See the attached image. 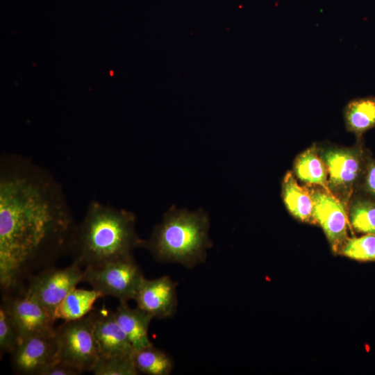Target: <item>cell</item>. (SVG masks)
<instances>
[{
	"label": "cell",
	"mask_w": 375,
	"mask_h": 375,
	"mask_svg": "<svg viewBox=\"0 0 375 375\" xmlns=\"http://www.w3.org/2000/svg\"><path fill=\"white\" fill-rule=\"evenodd\" d=\"M76 225L62 189L31 160H0V285L16 290L69 251Z\"/></svg>",
	"instance_id": "obj_1"
},
{
	"label": "cell",
	"mask_w": 375,
	"mask_h": 375,
	"mask_svg": "<svg viewBox=\"0 0 375 375\" xmlns=\"http://www.w3.org/2000/svg\"><path fill=\"white\" fill-rule=\"evenodd\" d=\"M135 223L133 212L92 201L74 228L69 251L72 262L85 268L132 257L143 242Z\"/></svg>",
	"instance_id": "obj_2"
},
{
	"label": "cell",
	"mask_w": 375,
	"mask_h": 375,
	"mask_svg": "<svg viewBox=\"0 0 375 375\" xmlns=\"http://www.w3.org/2000/svg\"><path fill=\"white\" fill-rule=\"evenodd\" d=\"M209 227V217L203 210L190 212L172 206L154 226L149 238L143 240L141 248L159 262L192 269L205 262L212 246Z\"/></svg>",
	"instance_id": "obj_3"
},
{
	"label": "cell",
	"mask_w": 375,
	"mask_h": 375,
	"mask_svg": "<svg viewBox=\"0 0 375 375\" xmlns=\"http://www.w3.org/2000/svg\"><path fill=\"white\" fill-rule=\"evenodd\" d=\"M317 147L327 169L328 188L348 210L371 156L360 143L351 147Z\"/></svg>",
	"instance_id": "obj_4"
},
{
	"label": "cell",
	"mask_w": 375,
	"mask_h": 375,
	"mask_svg": "<svg viewBox=\"0 0 375 375\" xmlns=\"http://www.w3.org/2000/svg\"><path fill=\"white\" fill-rule=\"evenodd\" d=\"M145 277L133 256L84 268L83 281L104 296L134 300Z\"/></svg>",
	"instance_id": "obj_5"
},
{
	"label": "cell",
	"mask_w": 375,
	"mask_h": 375,
	"mask_svg": "<svg viewBox=\"0 0 375 375\" xmlns=\"http://www.w3.org/2000/svg\"><path fill=\"white\" fill-rule=\"evenodd\" d=\"M56 331L59 360L82 372H91L100 357L91 312L78 319L65 321Z\"/></svg>",
	"instance_id": "obj_6"
},
{
	"label": "cell",
	"mask_w": 375,
	"mask_h": 375,
	"mask_svg": "<svg viewBox=\"0 0 375 375\" xmlns=\"http://www.w3.org/2000/svg\"><path fill=\"white\" fill-rule=\"evenodd\" d=\"M84 269L72 264L65 268L49 267L31 276L22 286L54 317L58 306L83 280Z\"/></svg>",
	"instance_id": "obj_7"
},
{
	"label": "cell",
	"mask_w": 375,
	"mask_h": 375,
	"mask_svg": "<svg viewBox=\"0 0 375 375\" xmlns=\"http://www.w3.org/2000/svg\"><path fill=\"white\" fill-rule=\"evenodd\" d=\"M1 306L12 319L20 341L27 337L54 331L53 315L23 287L3 293Z\"/></svg>",
	"instance_id": "obj_8"
},
{
	"label": "cell",
	"mask_w": 375,
	"mask_h": 375,
	"mask_svg": "<svg viewBox=\"0 0 375 375\" xmlns=\"http://www.w3.org/2000/svg\"><path fill=\"white\" fill-rule=\"evenodd\" d=\"M10 355L16 374L41 375L44 369L59 360L56 329L22 339Z\"/></svg>",
	"instance_id": "obj_9"
},
{
	"label": "cell",
	"mask_w": 375,
	"mask_h": 375,
	"mask_svg": "<svg viewBox=\"0 0 375 375\" xmlns=\"http://www.w3.org/2000/svg\"><path fill=\"white\" fill-rule=\"evenodd\" d=\"M308 188L313 203L315 224L322 227L332 249L338 253L348 239L347 209L330 191L319 186Z\"/></svg>",
	"instance_id": "obj_10"
},
{
	"label": "cell",
	"mask_w": 375,
	"mask_h": 375,
	"mask_svg": "<svg viewBox=\"0 0 375 375\" xmlns=\"http://www.w3.org/2000/svg\"><path fill=\"white\" fill-rule=\"evenodd\" d=\"M134 300L137 307L153 318H171L178 308L176 283L168 276L153 279L144 278Z\"/></svg>",
	"instance_id": "obj_11"
},
{
	"label": "cell",
	"mask_w": 375,
	"mask_h": 375,
	"mask_svg": "<svg viewBox=\"0 0 375 375\" xmlns=\"http://www.w3.org/2000/svg\"><path fill=\"white\" fill-rule=\"evenodd\" d=\"M91 315L100 356H131L133 347L118 324L114 312L103 309L91 312Z\"/></svg>",
	"instance_id": "obj_12"
},
{
	"label": "cell",
	"mask_w": 375,
	"mask_h": 375,
	"mask_svg": "<svg viewBox=\"0 0 375 375\" xmlns=\"http://www.w3.org/2000/svg\"><path fill=\"white\" fill-rule=\"evenodd\" d=\"M114 314L134 350L153 345L148 333L152 316L138 307L131 308L127 301H120Z\"/></svg>",
	"instance_id": "obj_13"
},
{
	"label": "cell",
	"mask_w": 375,
	"mask_h": 375,
	"mask_svg": "<svg viewBox=\"0 0 375 375\" xmlns=\"http://www.w3.org/2000/svg\"><path fill=\"white\" fill-rule=\"evenodd\" d=\"M281 193L287 210L294 218L303 222L315 224L313 203L308 188L300 186L292 172H288L283 177Z\"/></svg>",
	"instance_id": "obj_14"
},
{
	"label": "cell",
	"mask_w": 375,
	"mask_h": 375,
	"mask_svg": "<svg viewBox=\"0 0 375 375\" xmlns=\"http://www.w3.org/2000/svg\"><path fill=\"white\" fill-rule=\"evenodd\" d=\"M293 169L295 177L306 186H319L329 191L327 169L316 145H312L297 156Z\"/></svg>",
	"instance_id": "obj_15"
},
{
	"label": "cell",
	"mask_w": 375,
	"mask_h": 375,
	"mask_svg": "<svg viewBox=\"0 0 375 375\" xmlns=\"http://www.w3.org/2000/svg\"><path fill=\"white\" fill-rule=\"evenodd\" d=\"M103 297L94 289L85 290L75 288L61 301L54 312L56 319L72 321L83 318L92 310L96 301Z\"/></svg>",
	"instance_id": "obj_16"
},
{
	"label": "cell",
	"mask_w": 375,
	"mask_h": 375,
	"mask_svg": "<svg viewBox=\"0 0 375 375\" xmlns=\"http://www.w3.org/2000/svg\"><path fill=\"white\" fill-rule=\"evenodd\" d=\"M347 129L360 139L364 133L375 128V97L355 99L344 108Z\"/></svg>",
	"instance_id": "obj_17"
},
{
	"label": "cell",
	"mask_w": 375,
	"mask_h": 375,
	"mask_svg": "<svg viewBox=\"0 0 375 375\" xmlns=\"http://www.w3.org/2000/svg\"><path fill=\"white\" fill-rule=\"evenodd\" d=\"M132 359L139 374L169 375L174 367L171 356L153 345L134 350Z\"/></svg>",
	"instance_id": "obj_18"
},
{
	"label": "cell",
	"mask_w": 375,
	"mask_h": 375,
	"mask_svg": "<svg viewBox=\"0 0 375 375\" xmlns=\"http://www.w3.org/2000/svg\"><path fill=\"white\" fill-rule=\"evenodd\" d=\"M348 220L358 233L375 235V200L356 192L347 210Z\"/></svg>",
	"instance_id": "obj_19"
},
{
	"label": "cell",
	"mask_w": 375,
	"mask_h": 375,
	"mask_svg": "<svg viewBox=\"0 0 375 375\" xmlns=\"http://www.w3.org/2000/svg\"><path fill=\"white\" fill-rule=\"evenodd\" d=\"M338 253L358 261H375V235L348 238Z\"/></svg>",
	"instance_id": "obj_20"
},
{
	"label": "cell",
	"mask_w": 375,
	"mask_h": 375,
	"mask_svg": "<svg viewBox=\"0 0 375 375\" xmlns=\"http://www.w3.org/2000/svg\"><path fill=\"white\" fill-rule=\"evenodd\" d=\"M94 375L139 374L131 356H100L91 372Z\"/></svg>",
	"instance_id": "obj_21"
},
{
	"label": "cell",
	"mask_w": 375,
	"mask_h": 375,
	"mask_svg": "<svg viewBox=\"0 0 375 375\" xmlns=\"http://www.w3.org/2000/svg\"><path fill=\"white\" fill-rule=\"evenodd\" d=\"M20 342V337L12 319L0 307V350L1 355L11 353Z\"/></svg>",
	"instance_id": "obj_22"
},
{
	"label": "cell",
	"mask_w": 375,
	"mask_h": 375,
	"mask_svg": "<svg viewBox=\"0 0 375 375\" xmlns=\"http://www.w3.org/2000/svg\"><path fill=\"white\" fill-rule=\"evenodd\" d=\"M357 192L375 200V159L369 160Z\"/></svg>",
	"instance_id": "obj_23"
},
{
	"label": "cell",
	"mask_w": 375,
	"mask_h": 375,
	"mask_svg": "<svg viewBox=\"0 0 375 375\" xmlns=\"http://www.w3.org/2000/svg\"><path fill=\"white\" fill-rule=\"evenodd\" d=\"M83 372L76 367L67 362L58 360L46 369L41 375H78Z\"/></svg>",
	"instance_id": "obj_24"
}]
</instances>
